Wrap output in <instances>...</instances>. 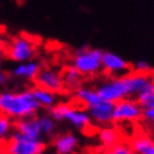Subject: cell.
<instances>
[{"label":"cell","instance_id":"6da1fadb","mask_svg":"<svg viewBox=\"0 0 154 154\" xmlns=\"http://www.w3.org/2000/svg\"><path fill=\"white\" fill-rule=\"evenodd\" d=\"M40 105L32 93V89L20 91L3 90L0 91V114L10 119H24L35 117Z\"/></svg>","mask_w":154,"mask_h":154},{"label":"cell","instance_id":"7a4b0ae2","mask_svg":"<svg viewBox=\"0 0 154 154\" xmlns=\"http://www.w3.org/2000/svg\"><path fill=\"white\" fill-rule=\"evenodd\" d=\"M45 149L40 139H30L18 132L0 139V154H42Z\"/></svg>","mask_w":154,"mask_h":154},{"label":"cell","instance_id":"3957f363","mask_svg":"<svg viewBox=\"0 0 154 154\" xmlns=\"http://www.w3.org/2000/svg\"><path fill=\"white\" fill-rule=\"evenodd\" d=\"M102 55L103 50L85 45L75 50L72 65L78 69L83 76H95L102 72Z\"/></svg>","mask_w":154,"mask_h":154},{"label":"cell","instance_id":"277c9868","mask_svg":"<svg viewBox=\"0 0 154 154\" xmlns=\"http://www.w3.org/2000/svg\"><path fill=\"white\" fill-rule=\"evenodd\" d=\"M38 51V44L32 36L19 34L13 36L5 45V54L14 63H24L33 60Z\"/></svg>","mask_w":154,"mask_h":154},{"label":"cell","instance_id":"5b68a950","mask_svg":"<svg viewBox=\"0 0 154 154\" xmlns=\"http://www.w3.org/2000/svg\"><path fill=\"white\" fill-rule=\"evenodd\" d=\"M97 91L103 100L110 103L128 98V89L123 76H108L97 85Z\"/></svg>","mask_w":154,"mask_h":154},{"label":"cell","instance_id":"8992f818","mask_svg":"<svg viewBox=\"0 0 154 154\" xmlns=\"http://www.w3.org/2000/svg\"><path fill=\"white\" fill-rule=\"evenodd\" d=\"M142 115L143 109L134 98H125L114 103L113 123H135L142 119Z\"/></svg>","mask_w":154,"mask_h":154},{"label":"cell","instance_id":"52a82bcc","mask_svg":"<svg viewBox=\"0 0 154 154\" xmlns=\"http://www.w3.org/2000/svg\"><path fill=\"white\" fill-rule=\"evenodd\" d=\"M128 89V98L137 99L154 89V74L153 73H138L130 70L123 75Z\"/></svg>","mask_w":154,"mask_h":154},{"label":"cell","instance_id":"ba28073f","mask_svg":"<svg viewBox=\"0 0 154 154\" xmlns=\"http://www.w3.org/2000/svg\"><path fill=\"white\" fill-rule=\"evenodd\" d=\"M34 84L36 87L47 89L57 95L66 90L61 72L53 66H42L34 79Z\"/></svg>","mask_w":154,"mask_h":154},{"label":"cell","instance_id":"9c48e42d","mask_svg":"<svg viewBox=\"0 0 154 154\" xmlns=\"http://www.w3.org/2000/svg\"><path fill=\"white\" fill-rule=\"evenodd\" d=\"M102 70L108 76H123L132 70L130 63L114 51H103Z\"/></svg>","mask_w":154,"mask_h":154},{"label":"cell","instance_id":"30bf717a","mask_svg":"<svg viewBox=\"0 0 154 154\" xmlns=\"http://www.w3.org/2000/svg\"><path fill=\"white\" fill-rule=\"evenodd\" d=\"M88 114L91 122L98 125H110L113 123V112H114V103L102 100L93 104L88 108Z\"/></svg>","mask_w":154,"mask_h":154},{"label":"cell","instance_id":"8fae6325","mask_svg":"<svg viewBox=\"0 0 154 154\" xmlns=\"http://www.w3.org/2000/svg\"><path fill=\"white\" fill-rule=\"evenodd\" d=\"M14 129L15 132L25 135L30 139H40L42 135L39 118L38 117H30L17 120L14 123Z\"/></svg>","mask_w":154,"mask_h":154},{"label":"cell","instance_id":"7c38bea8","mask_svg":"<svg viewBox=\"0 0 154 154\" xmlns=\"http://www.w3.org/2000/svg\"><path fill=\"white\" fill-rule=\"evenodd\" d=\"M42 68V64L38 60H29V61H24V63H17L13 68L11 74L13 76L18 79H24V80H32L34 82L36 74L39 73Z\"/></svg>","mask_w":154,"mask_h":154},{"label":"cell","instance_id":"4fadbf2b","mask_svg":"<svg viewBox=\"0 0 154 154\" xmlns=\"http://www.w3.org/2000/svg\"><path fill=\"white\" fill-rule=\"evenodd\" d=\"M75 100L78 105L88 109L89 106L102 100V98L99 97L97 88L88 87V85H80L75 89Z\"/></svg>","mask_w":154,"mask_h":154},{"label":"cell","instance_id":"5bb4252c","mask_svg":"<svg viewBox=\"0 0 154 154\" xmlns=\"http://www.w3.org/2000/svg\"><path fill=\"white\" fill-rule=\"evenodd\" d=\"M135 154H154V138L148 134H135L129 142Z\"/></svg>","mask_w":154,"mask_h":154},{"label":"cell","instance_id":"9a60e30c","mask_svg":"<svg viewBox=\"0 0 154 154\" xmlns=\"http://www.w3.org/2000/svg\"><path fill=\"white\" fill-rule=\"evenodd\" d=\"M78 143V138L73 133H64L54 139V147H55L57 154H70L76 149Z\"/></svg>","mask_w":154,"mask_h":154},{"label":"cell","instance_id":"2e32d148","mask_svg":"<svg viewBox=\"0 0 154 154\" xmlns=\"http://www.w3.org/2000/svg\"><path fill=\"white\" fill-rule=\"evenodd\" d=\"M98 138L99 142L103 144L104 148H109L113 147V145L118 144L122 140V133L119 132L118 128L112 127V125H105L102 127L98 130Z\"/></svg>","mask_w":154,"mask_h":154},{"label":"cell","instance_id":"e0dca14e","mask_svg":"<svg viewBox=\"0 0 154 154\" xmlns=\"http://www.w3.org/2000/svg\"><path fill=\"white\" fill-rule=\"evenodd\" d=\"M61 75H63V80H64L66 89L75 90L78 87L82 85L83 75L74 65H66L63 70H61Z\"/></svg>","mask_w":154,"mask_h":154},{"label":"cell","instance_id":"ac0fdd59","mask_svg":"<svg viewBox=\"0 0 154 154\" xmlns=\"http://www.w3.org/2000/svg\"><path fill=\"white\" fill-rule=\"evenodd\" d=\"M32 93L35 98V100L38 102V104L40 105V108H47L50 109L51 106H54L57 104V94L51 93V91L43 89L40 87H34L32 88Z\"/></svg>","mask_w":154,"mask_h":154},{"label":"cell","instance_id":"d6986e66","mask_svg":"<svg viewBox=\"0 0 154 154\" xmlns=\"http://www.w3.org/2000/svg\"><path fill=\"white\" fill-rule=\"evenodd\" d=\"M39 118V124H40V130L42 134L44 135H51L55 130V119L51 118L50 115H42Z\"/></svg>","mask_w":154,"mask_h":154},{"label":"cell","instance_id":"ffe728a7","mask_svg":"<svg viewBox=\"0 0 154 154\" xmlns=\"http://www.w3.org/2000/svg\"><path fill=\"white\" fill-rule=\"evenodd\" d=\"M102 154H135V152L132 149L129 143L120 142L118 144L113 145V147L104 148Z\"/></svg>","mask_w":154,"mask_h":154},{"label":"cell","instance_id":"44dd1931","mask_svg":"<svg viewBox=\"0 0 154 154\" xmlns=\"http://www.w3.org/2000/svg\"><path fill=\"white\" fill-rule=\"evenodd\" d=\"M142 109H154V89L137 98Z\"/></svg>","mask_w":154,"mask_h":154},{"label":"cell","instance_id":"7402d4cb","mask_svg":"<svg viewBox=\"0 0 154 154\" xmlns=\"http://www.w3.org/2000/svg\"><path fill=\"white\" fill-rule=\"evenodd\" d=\"M13 128H14V123L11 122V119L5 117L3 114H0V139L6 138L9 135L10 130Z\"/></svg>","mask_w":154,"mask_h":154},{"label":"cell","instance_id":"603a6c76","mask_svg":"<svg viewBox=\"0 0 154 154\" xmlns=\"http://www.w3.org/2000/svg\"><path fill=\"white\" fill-rule=\"evenodd\" d=\"M132 70L138 73H153L154 69L147 60H138L137 63L132 65Z\"/></svg>","mask_w":154,"mask_h":154},{"label":"cell","instance_id":"cb8c5ba5","mask_svg":"<svg viewBox=\"0 0 154 154\" xmlns=\"http://www.w3.org/2000/svg\"><path fill=\"white\" fill-rule=\"evenodd\" d=\"M142 119L149 124L150 127L154 125V109H144L143 110V115H142Z\"/></svg>","mask_w":154,"mask_h":154},{"label":"cell","instance_id":"d4e9b609","mask_svg":"<svg viewBox=\"0 0 154 154\" xmlns=\"http://www.w3.org/2000/svg\"><path fill=\"white\" fill-rule=\"evenodd\" d=\"M8 82V74L3 70V69H0V87L5 85Z\"/></svg>","mask_w":154,"mask_h":154},{"label":"cell","instance_id":"484cf974","mask_svg":"<svg viewBox=\"0 0 154 154\" xmlns=\"http://www.w3.org/2000/svg\"><path fill=\"white\" fill-rule=\"evenodd\" d=\"M3 51H5V43L3 40V38L0 36V54H3Z\"/></svg>","mask_w":154,"mask_h":154},{"label":"cell","instance_id":"4316f807","mask_svg":"<svg viewBox=\"0 0 154 154\" xmlns=\"http://www.w3.org/2000/svg\"><path fill=\"white\" fill-rule=\"evenodd\" d=\"M2 60H3V57H2V54H0V64H2Z\"/></svg>","mask_w":154,"mask_h":154},{"label":"cell","instance_id":"83f0119b","mask_svg":"<svg viewBox=\"0 0 154 154\" xmlns=\"http://www.w3.org/2000/svg\"><path fill=\"white\" fill-rule=\"evenodd\" d=\"M152 128H153V129H154V125H153V127H152Z\"/></svg>","mask_w":154,"mask_h":154}]
</instances>
